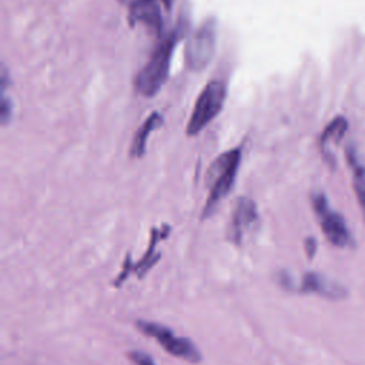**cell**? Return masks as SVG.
<instances>
[{"label":"cell","mask_w":365,"mask_h":365,"mask_svg":"<svg viewBox=\"0 0 365 365\" xmlns=\"http://www.w3.org/2000/svg\"><path fill=\"white\" fill-rule=\"evenodd\" d=\"M241 161V150L232 148L220 154L208 167L205 174V185L208 197L201 212V220L210 218L224 197L231 191Z\"/></svg>","instance_id":"obj_1"},{"label":"cell","mask_w":365,"mask_h":365,"mask_svg":"<svg viewBox=\"0 0 365 365\" xmlns=\"http://www.w3.org/2000/svg\"><path fill=\"white\" fill-rule=\"evenodd\" d=\"M178 40V31L170 33L167 37L161 38L153 51L147 64L140 70L135 77V90L145 96L151 97L158 93L168 77L170 61L173 50Z\"/></svg>","instance_id":"obj_2"},{"label":"cell","mask_w":365,"mask_h":365,"mask_svg":"<svg viewBox=\"0 0 365 365\" xmlns=\"http://www.w3.org/2000/svg\"><path fill=\"white\" fill-rule=\"evenodd\" d=\"M135 328L144 335L155 339L173 356H177L191 364H198L202 358L201 352L192 341L184 336H177L168 327L163 324L147 319H137Z\"/></svg>","instance_id":"obj_3"},{"label":"cell","mask_w":365,"mask_h":365,"mask_svg":"<svg viewBox=\"0 0 365 365\" xmlns=\"http://www.w3.org/2000/svg\"><path fill=\"white\" fill-rule=\"evenodd\" d=\"M311 202L327 240L338 248L354 247L355 240L346 227L345 218L329 207L327 195L324 192H314L311 195Z\"/></svg>","instance_id":"obj_4"},{"label":"cell","mask_w":365,"mask_h":365,"mask_svg":"<svg viewBox=\"0 0 365 365\" xmlns=\"http://www.w3.org/2000/svg\"><path fill=\"white\" fill-rule=\"evenodd\" d=\"M225 94V86L218 80H212L204 87L187 124L188 135H197L205 125H208V123H211L220 114L224 106Z\"/></svg>","instance_id":"obj_5"},{"label":"cell","mask_w":365,"mask_h":365,"mask_svg":"<svg viewBox=\"0 0 365 365\" xmlns=\"http://www.w3.org/2000/svg\"><path fill=\"white\" fill-rule=\"evenodd\" d=\"M215 50V24L212 20L204 21L187 41L185 63L190 70L200 71L211 60Z\"/></svg>","instance_id":"obj_6"},{"label":"cell","mask_w":365,"mask_h":365,"mask_svg":"<svg viewBox=\"0 0 365 365\" xmlns=\"http://www.w3.org/2000/svg\"><path fill=\"white\" fill-rule=\"evenodd\" d=\"M258 224L259 215L254 200L248 197H238L232 208L231 221L227 230V240L234 245H241L244 237L248 232H252Z\"/></svg>","instance_id":"obj_7"},{"label":"cell","mask_w":365,"mask_h":365,"mask_svg":"<svg viewBox=\"0 0 365 365\" xmlns=\"http://www.w3.org/2000/svg\"><path fill=\"white\" fill-rule=\"evenodd\" d=\"M170 230L171 227L164 224L163 227L157 228V227H153L151 228V234H150V244H148V248L147 251L144 252V255L137 261V264H133L131 261V255L128 254L125 258H124V262H123V269L121 272L115 277V279L113 281V285L114 287H120L125 278L130 275V272H135L140 278H143L145 275V272H148V269L160 259V254H155V245L158 241L164 240L168 237L170 234Z\"/></svg>","instance_id":"obj_8"},{"label":"cell","mask_w":365,"mask_h":365,"mask_svg":"<svg viewBox=\"0 0 365 365\" xmlns=\"http://www.w3.org/2000/svg\"><path fill=\"white\" fill-rule=\"evenodd\" d=\"M295 291L301 294H317L328 299H341L346 295V289L339 282L318 272H305Z\"/></svg>","instance_id":"obj_9"},{"label":"cell","mask_w":365,"mask_h":365,"mask_svg":"<svg viewBox=\"0 0 365 365\" xmlns=\"http://www.w3.org/2000/svg\"><path fill=\"white\" fill-rule=\"evenodd\" d=\"M161 124H163V115L160 113H153L143 123V125L135 131V134L133 137V141H131V147H130V157L131 158H141L144 155L148 135L151 134V131L158 128Z\"/></svg>","instance_id":"obj_10"},{"label":"cell","mask_w":365,"mask_h":365,"mask_svg":"<svg viewBox=\"0 0 365 365\" xmlns=\"http://www.w3.org/2000/svg\"><path fill=\"white\" fill-rule=\"evenodd\" d=\"M346 160L352 170V185L365 220V165L361 163L354 147L346 148Z\"/></svg>","instance_id":"obj_11"},{"label":"cell","mask_w":365,"mask_h":365,"mask_svg":"<svg viewBox=\"0 0 365 365\" xmlns=\"http://www.w3.org/2000/svg\"><path fill=\"white\" fill-rule=\"evenodd\" d=\"M348 128V121L344 117H335L324 130L321 138H319V145H321V151L324 154V158L329 163V154H328V145L331 143H338L345 131Z\"/></svg>","instance_id":"obj_12"},{"label":"cell","mask_w":365,"mask_h":365,"mask_svg":"<svg viewBox=\"0 0 365 365\" xmlns=\"http://www.w3.org/2000/svg\"><path fill=\"white\" fill-rule=\"evenodd\" d=\"M127 356H128V359H130L134 365H155L154 361H153V358H151L150 355L141 352V351H130V352L127 354Z\"/></svg>","instance_id":"obj_13"},{"label":"cell","mask_w":365,"mask_h":365,"mask_svg":"<svg viewBox=\"0 0 365 365\" xmlns=\"http://www.w3.org/2000/svg\"><path fill=\"white\" fill-rule=\"evenodd\" d=\"M0 115H1V123L3 125H6L10 118H11V103L9 101V98L6 96H3L1 98V108H0Z\"/></svg>","instance_id":"obj_14"},{"label":"cell","mask_w":365,"mask_h":365,"mask_svg":"<svg viewBox=\"0 0 365 365\" xmlns=\"http://www.w3.org/2000/svg\"><path fill=\"white\" fill-rule=\"evenodd\" d=\"M304 248H305V252H307V257L311 259L315 252H317V240L314 237H308L305 238L304 241Z\"/></svg>","instance_id":"obj_15"}]
</instances>
